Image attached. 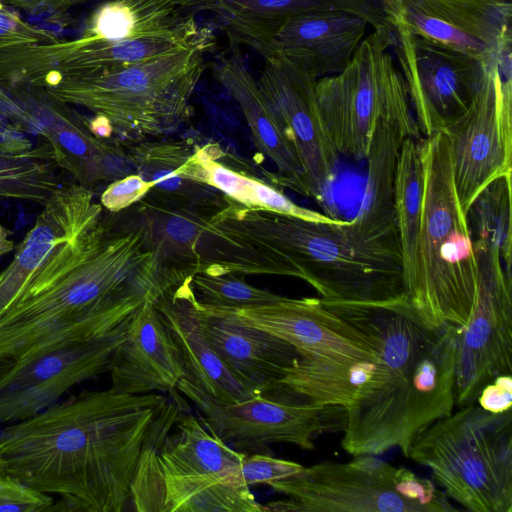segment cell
I'll return each mask as SVG.
<instances>
[{
	"label": "cell",
	"instance_id": "cell-32",
	"mask_svg": "<svg viewBox=\"0 0 512 512\" xmlns=\"http://www.w3.org/2000/svg\"><path fill=\"white\" fill-rule=\"evenodd\" d=\"M466 218L474 249L497 252L511 274V172L496 178L478 194Z\"/></svg>",
	"mask_w": 512,
	"mask_h": 512
},
{
	"label": "cell",
	"instance_id": "cell-11",
	"mask_svg": "<svg viewBox=\"0 0 512 512\" xmlns=\"http://www.w3.org/2000/svg\"><path fill=\"white\" fill-rule=\"evenodd\" d=\"M443 131L450 145L458 200L467 213L490 182L512 172L510 42L503 43L486 62L469 106Z\"/></svg>",
	"mask_w": 512,
	"mask_h": 512
},
{
	"label": "cell",
	"instance_id": "cell-20",
	"mask_svg": "<svg viewBox=\"0 0 512 512\" xmlns=\"http://www.w3.org/2000/svg\"><path fill=\"white\" fill-rule=\"evenodd\" d=\"M191 302L205 340L228 369L256 393H268L301 357L287 341L240 322L223 308L201 305L193 292Z\"/></svg>",
	"mask_w": 512,
	"mask_h": 512
},
{
	"label": "cell",
	"instance_id": "cell-19",
	"mask_svg": "<svg viewBox=\"0 0 512 512\" xmlns=\"http://www.w3.org/2000/svg\"><path fill=\"white\" fill-rule=\"evenodd\" d=\"M390 23L487 60L511 38L512 5L483 0H382Z\"/></svg>",
	"mask_w": 512,
	"mask_h": 512
},
{
	"label": "cell",
	"instance_id": "cell-40",
	"mask_svg": "<svg viewBox=\"0 0 512 512\" xmlns=\"http://www.w3.org/2000/svg\"><path fill=\"white\" fill-rule=\"evenodd\" d=\"M478 405L491 413H503L512 406V375H500L485 385L477 397Z\"/></svg>",
	"mask_w": 512,
	"mask_h": 512
},
{
	"label": "cell",
	"instance_id": "cell-31",
	"mask_svg": "<svg viewBox=\"0 0 512 512\" xmlns=\"http://www.w3.org/2000/svg\"><path fill=\"white\" fill-rule=\"evenodd\" d=\"M420 140L408 137L403 142L394 193L404 293L408 299L414 294L417 283V249L422 220L424 176Z\"/></svg>",
	"mask_w": 512,
	"mask_h": 512
},
{
	"label": "cell",
	"instance_id": "cell-24",
	"mask_svg": "<svg viewBox=\"0 0 512 512\" xmlns=\"http://www.w3.org/2000/svg\"><path fill=\"white\" fill-rule=\"evenodd\" d=\"M420 139L413 113L381 118L376 124L368 151L363 197L352 227L366 240L399 245L394 193L398 162L406 138Z\"/></svg>",
	"mask_w": 512,
	"mask_h": 512
},
{
	"label": "cell",
	"instance_id": "cell-22",
	"mask_svg": "<svg viewBox=\"0 0 512 512\" xmlns=\"http://www.w3.org/2000/svg\"><path fill=\"white\" fill-rule=\"evenodd\" d=\"M189 12L210 11L221 18L230 46H247L264 58L272 39L289 18L310 12L342 11L364 19L374 29L384 27L381 0H184Z\"/></svg>",
	"mask_w": 512,
	"mask_h": 512
},
{
	"label": "cell",
	"instance_id": "cell-47",
	"mask_svg": "<svg viewBox=\"0 0 512 512\" xmlns=\"http://www.w3.org/2000/svg\"><path fill=\"white\" fill-rule=\"evenodd\" d=\"M0 473H2L1 467H0Z\"/></svg>",
	"mask_w": 512,
	"mask_h": 512
},
{
	"label": "cell",
	"instance_id": "cell-3",
	"mask_svg": "<svg viewBox=\"0 0 512 512\" xmlns=\"http://www.w3.org/2000/svg\"><path fill=\"white\" fill-rule=\"evenodd\" d=\"M323 304L373 345L387 368L384 382L345 408L342 448L352 456L399 448L407 457L414 439L455 404L457 326H429L403 295L371 303Z\"/></svg>",
	"mask_w": 512,
	"mask_h": 512
},
{
	"label": "cell",
	"instance_id": "cell-44",
	"mask_svg": "<svg viewBox=\"0 0 512 512\" xmlns=\"http://www.w3.org/2000/svg\"><path fill=\"white\" fill-rule=\"evenodd\" d=\"M494 4L499 5H511V0H483Z\"/></svg>",
	"mask_w": 512,
	"mask_h": 512
},
{
	"label": "cell",
	"instance_id": "cell-9",
	"mask_svg": "<svg viewBox=\"0 0 512 512\" xmlns=\"http://www.w3.org/2000/svg\"><path fill=\"white\" fill-rule=\"evenodd\" d=\"M287 500L262 505L266 511L451 512L444 491L410 469L374 455L348 462L325 461L269 484Z\"/></svg>",
	"mask_w": 512,
	"mask_h": 512
},
{
	"label": "cell",
	"instance_id": "cell-26",
	"mask_svg": "<svg viewBox=\"0 0 512 512\" xmlns=\"http://www.w3.org/2000/svg\"><path fill=\"white\" fill-rule=\"evenodd\" d=\"M386 376L382 360L341 364L301 356L265 396L347 408Z\"/></svg>",
	"mask_w": 512,
	"mask_h": 512
},
{
	"label": "cell",
	"instance_id": "cell-43",
	"mask_svg": "<svg viewBox=\"0 0 512 512\" xmlns=\"http://www.w3.org/2000/svg\"><path fill=\"white\" fill-rule=\"evenodd\" d=\"M13 362V360L0 355V376L12 366Z\"/></svg>",
	"mask_w": 512,
	"mask_h": 512
},
{
	"label": "cell",
	"instance_id": "cell-15",
	"mask_svg": "<svg viewBox=\"0 0 512 512\" xmlns=\"http://www.w3.org/2000/svg\"><path fill=\"white\" fill-rule=\"evenodd\" d=\"M392 49L420 133L443 131L469 106L487 60H480L392 22Z\"/></svg>",
	"mask_w": 512,
	"mask_h": 512
},
{
	"label": "cell",
	"instance_id": "cell-4",
	"mask_svg": "<svg viewBox=\"0 0 512 512\" xmlns=\"http://www.w3.org/2000/svg\"><path fill=\"white\" fill-rule=\"evenodd\" d=\"M226 201L209 215L207 228V242L224 272L299 278L328 302L405 295L398 244L366 240L350 220L308 221Z\"/></svg>",
	"mask_w": 512,
	"mask_h": 512
},
{
	"label": "cell",
	"instance_id": "cell-33",
	"mask_svg": "<svg viewBox=\"0 0 512 512\" xmlns=\"http://www.w3.org/2000/svg\"><path fill=\"white\" fill-rule=\"evenodd\" d=\"M142 214L153 244L163 256L198 261V247L206 232L209 215L183 205L158 202L145 203Z\"/></svg>",
	"mask_w": 512,
	"mask_h": 512
},
{
	"label": "cell",
	"instance_id": "cell-10",
	"mask_svg": "<svg viewBox=\"0 0 512 512\" xmlns=\"http://www.w3.org/2000/svg\"><path fill=\"white\" fill-rule=\"evenodd\" d=\"M383 28L365 37L343 71L316 82V99L326 134L338 154L364 160L381 118L413 113L407 87Z\"/></svg>",
	"mask_w": 512,
	"mask_h": 512
},
{
	"label": "cell",
	"instance_id": "cell-25",
	"mask_svg": "<svg viewBox=\"0 0 512 512\" xmlns=\"http://www.w3.org/2000/svg\"><path fill=\"white\" fill-rule=\"evenodd\" d=\"M188 277L156 307L169 328L182 357L186 376L222 402H239L258 395L226 366L199 330L191 302Z\"/></svg>",
	"mask_w": 512,
	"mask_h": 512
},
{
	"label": "cell",
	"instance_id": "cell-46",
	"mask_svg": "<svg viewBox=\"0 0 512 512\" xmlns=\"http://www.w3.org/2000/svg\"><path fill=\"white\" fill-rule=\"evenodd\" d=\"M76 1H78L80 3H84V2L89 1V0H76Z\"/></svg>",
	"mask_w": 512,
	"mask_h": 512
},
{
	"label": "cell",
	"instance_id": "cell-38",
	"mask_svg": "<svg viewBox=\"0 0 512 512\" xmlns=\"http://www.w3.org/2000/svg\"><path fill=\"white\" fill-rule=\"evenodd\" d=\"M58 40L49 31L25 22L7 6L0 10V49L20 44H50Z\"/></svg>",
	"mask_w": 512,
	"mask_h": 512
},
{
	"label": "cell",
	"instance_id": "cell-7",
	"mask_svg": "<svg viewBox=\"0 0 512 512\" xmlns=\"http://www.w3.org/2000/svg\"><path fill=\"white\" fill-rule=\"evenodd\" d=\"M214 45L215 38L98 75L60 79L42 89L60 102L106 118L124 138L170 133L190 118L204 55Z\"/></svg>",
	"mask_w": 512,
	"mask_h": 512
},
{
	"label": "cell",
	"instance_id": "cell-23",
	"mask_svg": "<svg viewBox=\"0 0 512 512\" xmlns=\"http://www.w3.org/2000/svg\"><path fill=\"white\" fill-rule=\"evenodd\" d=\"M368 23L342 11L300 14L276 31L270 56L281 53L319 79L344 70L364 39Z\"/></svg>",
	"mask_w": 512,
	"mask_h": 512
},
{
	"label": "cell",
	"instance_id": "cell-5",
	"mask_svg": "<svg viewBox=\"0 0 512 512\" xmlns=\"http://www.w3.org/2000/svg\"><path fill=\"white\" fill-rule=\"evenodd\" d=\"M424 186L417 283L408 299L429 326H463L472 312L478 264L454 183L444 131L420 140Z\"/></svg>",
	"mask_w": 512,
	"mask_h": 512
},
{
	"label": "cell",
	"instance_id": "cell-18",
	"mask_svg": "<svg viewBox=\"0 0 512 512\" xmlns=\"http://www.w3.org/2000/svg\"><path fill=\"white\" fill-rule=\"evenodd\" d=\"M223 309L240 322L287 341L303 357L341 364L381 360L366 337L320 298L283 296L267 305Z\"/></svg>",
	"mask_w": 512,
	"mask_h": 512
},
{
	"label": "cell",
	"instance_id": "cell-39",
	"mask_svg": "<svg viewBox=\"0 0 512 512\" xmlns=\"http://www.w3.org/2000/svg\"><path fill=\"white\" fill-rule=\"evenodd\" d=\"M152 186L138 174H130L111 182L101 195V205L111 212H119L142 200Z\"/></svg>",
	"mask_w": 512,
	"mask_h": 512
},
{
	"label": "cell",
	"instance_id": "cell-36",
	"mask_svg": "<svg viewBox=\"0 0 512 512\" xmlns=\"http://www.w3.org/2000/svg\"><path fill=\"white\" fill-rule=\"evenodd\" d=\"M53 498L7 473H0V512L52 511Z\"/></svg>",
	"mask_w": 512,
	"mask_h": 512
},
{
	"label": "cell",
	"instance_id": "cell-17",
	"mask_svg": "<svg viewBox=\"0 0 512 512\" xmlns=\"http://www.w3.org/2000/svg\"><path fill=\"white\" fill-rule=\"evenodd\" d=\"M3 86L31 116L33 134L50 146L58 168L68 172L78 184L91 189L100 182H113L132 174L134 166L130 156L116 142L94 135L86 117L68 104L39 87Z\"/></svg>",
	"mask_w": 512,
	"mask_h": 512
},
{
	"label": "cell",
	"instance_id": "cell-16",
	"mask_svg": "<svg viewBox=\"0 0 512 512\" xmlns=\"http://www.w3.org/2000/svg\"><path fill=\"white\" fill-rule=\"evenodd\" d=\"M265 59L257 81L260 93L302 167V194L324 197L335 178L338 153L324 129L316 82L305 69L276 53Z\"/></svg>",
	"mask_w": 512,
	"mask_h": 512
},
{
	"label": "cell",
	"instance_id": "cell-13",
	"mask_svg": "<svg viewBox=\"0 0 512 512\" xmlns=\"http://www.w3.org/2000/svg\"><path fill=\"white\" fill-rule=\"evenodd\" d=\"M131 317L102 335L62 340L15 360L0 376V423L29 418L108 371Z\"/></svg>",
	"mask_w": 512,
	"mask_h": 512
},
{
	"label": "cell",
	"instance_id": "cell-34",
	"mask_svg": "<svg viewBox=\"0 0 512 512\" xmlns=\"http://www.w3.org/2000/svg\"><path fill=\"white\" fill-rule=\"evenodd\" d=\"M191 153L178 143H148L136 147L130 158L134 169L152 190L184 196L207 186L183 176V169Z\"/></svg>",
	"mask_w": 512,
	"mask_h": 512
},
{
	"label": "cell",
	"instance_id": "cell-1",
	"mask_svg": "<svg viewBox=\"0 0 512 512\" xmlns=\"http://www.w3.org/2000/svg\"><path fill=\"white\" fill-rule=\"evenodd\" d=\"M191 272L169 264L144 221L113 232L93 195L0 314V355L15 361L62 340L102 335Z\"/></svg>",
	"mask_w": 512,
	"mask_h": 512
},
{
	"label": "cell",
	"instance_id": "cell-28",
	"mask_svg": "<svg viewBox=\"0 0 512 512\" xmlns=\"http://www.w3.org/2000/svg\"><path fill=\"white\" fill-rule=\"evenodd\" d=\"M92 196L87 187L64 183L42 205L33 227L15 247L12 260L0 270V314L11 305L26 278L73 225Z\"/></svg>",
	"mask_w": 512,
	"mask_h": 512
},
{
	"label": "cell",
	"instance_id": "cell-27",
	"mask_svg": "<svg viewBox=\"0 0 512 512\" xmlns=\"http://www.w3.org/2000/svg\"><path fill=\"white\" fill-rule=\"evenodd\" d=\"M214 68V77L238 103L258 149L276 165L280 180L302 194V167L299 157L268 109L239 47H232Z\"/></svg>",
	"mask_w": 512,
	"mask_h": 512
},
{
	"label": "cell",
	"instance_id": "cell-42",
	"mask_svg": "<svg viewBox=\"0 0 512 512\" xmlns=\"http://www.w3.org/2000/svg\"><path fill=\"white\" fill-rule=\"evenodd\" d=\"M10 235L11 232L0 223V256L11 252L16 247Z\"/></svg>",
	"mask_w": 512,
	"mask_h": 512
},
{
	"label": "cell",
	"instance_id": "cell-2",
	"mask_svg": "<svg viewBox=\"0 0 512 512\" xmlns=\"http://www.w3.org/2000/svg\"><path fill=\"white\" fill-rule=\"evenodd\" d=\"M177 391L71 396L0 431V467L62 498V510L121 512L141 457L183 411Z\"/></svg>",
	"mask_w": 512,
	"mask_h": 512
},
{
	"label": "cell",
	"instance_id": "cell-14",
	"mask_svg": "<svg viewBox=\"0 0 512 512\" xmlns=\"http://www.w3.org/2000/svg\"><path fill=\"white\" fill-rule=\"evenodd\" d=\"M478 280L467 323L457 326L455 404L476 401L482 388L512 373V277L499 254L475 249Z\"/></svg>",
	"mask_w": 512,
	"mask_h": 512
},
{
	"label": "cell",
	"instance_id": "cell-6",
	"mask_svg": "<svg viewBox=\"0 0 512 512\" xmlns=\"http://www.w3.org/2000/svg\"><path fill=\"white\" fill-rule=\"evenodd\" d=\"M181 411L171 428L141 457L131 488L140 512H251L239 452L201 418Z\"/></svg>",
	"mask_w": 512,
	"mask_h": 512
},
{
	"label": "cell",
	"instance_id": "cell-35",
	"mask_svg": "<svg viewBox=\"0 0 512 512\" xmlns=\"http://www.w3.org/2000/svg\"><path fill=\"white\" fill-rule=\"evenodd\" d=\"M198 303L216 308H250L271 304L283 296L255 287L232 273L195 271L188 276Z\"/></svg>",
	"mask_w": 512,
	"mask_h": 512
},
{
	"label": "cell",
	"instance_id": "cell-8",
	"mask_svg": "<svg viewBox=\"0 0 512 512\" xmlns=\"http://www.w3.org/2000/svg\"><path fill=\"white\" fill-rule=\"evenodd\" d=\"M407 458L429 468L448 498L472 512L512 511V411L474 402L425 428Z\"/></svg>",
	"mask_w": 512,
	"mask_h": 512
},
{
	"label": "cell",
	"instance_id": "cell-29",
	"mask_svg": "<svg viewBox=\"0 0 512 512\" xmlns=\"http://www.w3.org/2000/svg\"><path fill=\"white\" fill-rule=\"evenodd\" d=\"M50 146L0 123V198L43 205L64 182Z\"/></svg>",
	"mask_w": 512,
	"mask_h": 512
},
{
	"label": "cell",
	"instance_id": "cell-37",
	"mask_svg": "<svg viewBox=\"0 0 512 512\" xmlns=\"http://www.w3.org/2000/svg\"><path fill=\"white\" fill-rule=\"evenodd\" d=\"M304 466L297 462L274 458L263 453H246L241 463L245 483L271 484L298 473Z\"/></svg>",
	"mask_w": 512,
	"mask_h": 512
},
{
	"label": "cell",
	"instance_id": "cell-12",
	"mask_svg": "<svg viewBox=\"0 0 512 512\" xmlns=\"http://www.w3.org/2000/svg\"><path fill=\"white\" fill-rule=\"evenodd\" d=\"M177 391L198 408L211 432L231 448L244 453L266 452L275 443L312 450L319 435L343 431L346 423L345 408L337 405L262 394L239 402H222L185 377Z\"/></svg>",
	"mask_w": 512,
	"mask_h": 512
},
{
	"label": "cell",
	"instance_id": "cell-41",
	"mask_svg": "<svg viewBox=\"0 0 512 512\" xmlns=\"http://www.w3.org/2000/svg\"><path fill=\"white\" fill-rule=\"evenodd\" d=\"M0 123L9 124L23 133H32L30 115L15 101L0 84Z\"/></svg>",
	"mask_w": 512,
	"mask_h": 512
},
{
	"label": "cell",
	"instance_id": "cell-45",
	"mask_svg": "<svg viewBox=\"0 0 512 512\" xmlns=\"http://www.w3.org/2000/svg\"><path fill=\"white\" fill-rule=\"evenodd\" d=\"M6 5L0 1V10L4 9Z\"/></svg>",
	"mask_w": 512,
	"mask_h": 512
},
{
	"label": "cell",
	"instance_id": "cell-30",
	"mask_svg": "<svg viewBox=\"0 0 512 512\" xmlns=\"http://www.w3.org/2000/svg\"><path fill=\"white\" fill-rule=\"evenodd\" d=\"M184 0H108L89 15L79 37L116 41L163 34L195 22Z\"/></svg>",
	"mask_w": 512,
	"mask_h": 512
},
{
	"label": "cell",
	"instance_id": "cell-21",
	"mask_svg": "<svg viewBox=\"0 0 512 512\" xmlns=\"http://www.w3.org/2000/svg\"><path fill=\"white\" fill-rule=\"evenodd\" d=\"M156 303L148 300L133 314L113 354L108 369L113 392L171 394L186 376L179 348Z\"/></svg>",
	"mask_w": 512,
	"mask_h": 512
}]
</instances>
